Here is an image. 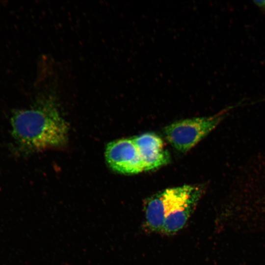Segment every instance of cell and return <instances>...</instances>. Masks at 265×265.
<instances>
[{
  "mask_svg": "<svg viewBox=\"0 0 265 265\" xmlns=\"http://www.w3.org/2000/svg\"><path fill=\"white\" fill-rule=\"evenodd\" d=\"M39 90L33 105L14 111L10 120L14 140L28 151L60 147L68 138V126L58 107L56 82L45 80Z\"/></svg>",
  "mask_w": 265,
  "mask_h": 265,
  "instance_id": "6da1fadb",
  "label": "cell"
},
{
  "mask_svg": "<svg viewBox=\"0 0 265 265\" xmlns=\"http://www.w3.org/2000/svg\"><path fill=\"white\" fill-rule=\"evenodd\" d=\"M204 187L184 185L167 188L148 199L145 205V224L149 231L161 232L165 218L188 201L201 198Z\"/></svg>",
  "mask_w": 265,
  "mask_h": 265,
  "instance_id": "7a4b0ae2",
  "label": "cell"
},
{
  "mask_svg": "<svg viewBox=\"0 0 265 265\" xmlns=\"http://www.w3.org/2000/svg\"><path fill=\"white\" fill-rule=\"evenodd\" d=\"M229 106L209 116L186 119L166 126V139L177 150L185 153L212 131L234 107Z\"/></svg>",
  "mask_w": 265,
  "mask_h": 265,
  "instance_id": "3957f363",
  "label": "cell"
},
{
  "mask_svg": "<svg viewBox=\"0 0 265 265\" xmlns=\"http://www.w3.org/2000/svg\"><path fill=\"white\" fill-rule=\"evenodd\" d=\"M105 155L109 167L117 172L132 174L144 171L132 138H123L109 143L106 146Z\"/></svg>",
  "mask_w": 265,
  "mask_h": 265,
  "instance_id": "277c9868",
  "label": "cell"
},
{
  "mask_svg": "<svg viewBox=\"0 0 265 265\" xmlns=\"http://www.w3.org/2000/svg\"><path fill=\"white\" fill-rule=\"evenodd\" d=\"M137 147L144 171L157 169L167 164L170 156L162 139L152 133H146L132 138Z\"/></svg>",
  "mask_w": 265,
  "mask_h": 265,
  "instance_id": "5b68a950",
  "label": "cell"
},
{
  "mask_svg": "<svg viewBox=\"0 0 265 265\" xmlns=\"http://www.w3.org/2000/svg\"><path fill=\"white\" fill-rule=\"evenodd\" d=\"M264 7H265V4Z\"/></svg>",
  "mask_w": 265,
  "mask_h": 265,
  "instance_id": "8992f818",
  "label": "cell"
}]
</instances>
